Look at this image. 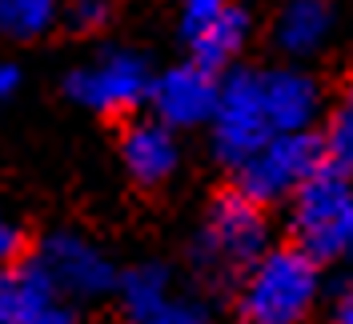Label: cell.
I'll return each mask as SVG.
<instances>
[{
  "label": "cell",
  "mask_w": 353,
  "mask_h": 324,
  "mask_svg": "<svg viewBox=\"0 0 353 324\" xmlns=\"http://www.w3.org/2000/svg\"><path fill=\"white\" fill-rule=\"evenodd\" d=\"M65 21L77 32H97V28H105V21H109V0H68Z\"/></svg>",
  "instance_id": "cell-18"
},
{
  "label": "cell",
  "mask_w": 353,
  "mask_h": 324,
  "mask_svg": "<svg viewBox=\"0 0 353 324\" xmlns=\"http://www.w3.org/2000/svg\"><path fill=\"white\" fill-rule=\"evenodd\" d=\"M217 92L221 80L213 68L197 65V61H185V65L165 68L161 76H153L149 88V105L153 116L169 129H201L213 120V108H217Z\"/></svg>",
  "instance_id": "cell-8"
},
{
  "label": "cell",
  "mask_w": 353,
  "mask_h": 324,
  "mask_svg": "<svg viewBox=\"0 0 353 324\" xmlns=\"http://www.w3.org/2000/svg\"><path fill=\"white\" fill-rule=\"evenodd\" d=\"M325 164V144L313 132H281L265 140L249 160H241L237 173V193H245L257 204H281L305 184L309 176Z\"/></svg>",
  "instance_id": "cell-5"
},
{
  "label": "cell",
  "mask_w": 353,
  "mask_h": 324,
  "mask_svg": "<svg viewBox=\"0 0 353 324\" xmlns=\"http://www.w3.org/2000/svg\"><path fill=\"white\" fill-rule=\"evenodd\" d=\"M149 88H153L149 61L132 48H105L81 68H72L65 80L68 96L88 112H101V116L132 112L137 105L149 100Z\"/></svg>",
  "instance_id": "cell-6"
},
{
  "label": "cell",
  "mask_w": 353,
  "mask_h": 324,
  "mask_svg": "<svg viewBox=\"0 0 353 324\" xmlns=\"http://www.w3.org/2000/svg\"><path fill=\"white\" fill-rule=\"evenodd\" d=\"M173 272L165 268V264H137L129 272H121L117 277V296H121V308H125V316L137 321L141 312H149L157 301H165L169 292H173Z\"/></svg>",
  "instance_id": "cell-14"
},
{
  "label": "cell",
  "mask_w": 353,
  "mask_h": 324,
  "mask_svg": "<svg viewBox=\"0 0 353 324\" xmlns=\"http://www.w3.org/2000/svg\"><path fill=\"white\" fill-rule=\"evenodd\" d=\"M269 248V216L265 204L245 193H221L201 220L193 240V264L213 281H241V272Z\"/></svg>",
  "instance_id": "cell-3"
},
{
  "label": "cell",
  "mask_w": 353,
  "mask_h": 324,
  "mask_svg": "<svg viewBox=\"0 0 353 324\" xmlns=\"http://www.w3.org/2000/svg\"><path fill=\"white\" fill-rule=\"evenodd\" d=\"M225 4H233V0H176V8H181V24H197V21H205V17L221 12Z\"/></svg>",
  "instance_id": "cell-20"
},
{
  "label": "cell",
  "mask_w": 353,
  "mask_h": 324,
  "mask_svg": "<svg viewBox=\"0 0 353 324\" xmlns=\"http://www.w3.org/2000/svg\"><path fill=\"white\" fill-rule=\"evenodd\" d=\"M337 32V4L333 0H281L273 12V48L285 56L289 65L313 61L330 48Z\"/></svg>",
  "instance_id": "cell-10"
},
{
  "label": "cell",
  "mask_w": 353,
  "mask_h": 324,
  "mask_svg": "<svg viewBox=\"0 0 353 324\" xmlns=\"http://www.w3.org/2000/svg\"><path fill=\"white\" fill-rule=\"evenodd\" d=\"M129 324H209V308L197 296H185V292H169L165 301H157L149 312H141Z\"/></svg>",
  "instance_id": "cell-17"
},
{
  "label": "cell",
  "mask_w": 353,
  "mask_h": 324,
  "mask_svg": "<svg viewBox=\"0 0 353 324\" xmlns=\"http://www.w3.org/2000/svg\"><path fill=\"white\" fill-rule=\"evenodd\" d=\"M21 68L12 65V61H0V105H4V100H12V96H17V92H21Z\"/></svg>",
  "instance_id": "cell-21"
},
{
  "label": "cell",
  "mask_w": 353,
  "mask_h": 324,
  "mask_svg": "<svg viewBox=\"0 0 353 324\" xmlns=\"http://www.w3.org/2000/svg\"><path fill=\"white\" fill-rule=\"evenodd\" d=\"M32 264L44 272L65 301H97L117 288V268L101 244H92L81 233H48L37 248Z\"/></svg>",
  "instance_id": "cell-7"
},
{
  "label": "cell",
  "mask_w": 353,
  "mask_h": 324,
  "mask_svg": "<svg viewBox=\"0 0 353 324\" xmlns=\"http://www.w3.org/2000/svg\"><path fill=\"white\" fill-rule=\"evenodd\" d=\"M21 248H24V228H21V220L8 213V204L0 200V268H4V264H17Z\"/></svg>",
  "instance_id": "cell-19"
},
{
  "label": "cell",
  "mask_w": 353,
  "mask_h": 324,
  "mask_svg": "<svg viewBox=\"0 0 353 324\" xmlns=\"http://www.w3.org/2000/svg\"><path fill=\"white\" fill-rule=\"evenodd\" d=\"M265 108L277 136L281 132H309L321 116V85L301 65H273L261 68Z\"/></svg>",
  "instance_id": "cell-11"
},
{
  "label": "cell",
  "mask_w": 353,
  "mask_h": 324,
  "mask_svg": "<svg viewBox=\"0 0 353 324\" xmlns=\"http://www.w3.org/2000/svg\"><path fill=\"white\" fill-rule=\"evenodd\" d=\"M333 324H353V292H345V296H341L337 312H333Z\"/></svg>",
  "instance_id": "cell-22"
},
{
  "label": "cell",
  "mask_w": 353,
  "mask_h": 324,
  "mask_svg": "<svg viewBox=\"0 0 353 324\" xmlns=\"http://www.w3.org/2000/svg\"><path fill=\"white\" fill-rule=\"evenodd\" d=\"M181 32H185V44H189L193 61L217 72V68L233 65L245 52V44L253 36V24H249V12L241 4H225L221 12H213V17H205L197 24H181Z\"/></svg>",
  "instance_id": "cell-13"
},
{
  "label": "cell",
  "mask_w": 353,
  "mask_h": 324,
  "mask_svg": "<svg viewBox=\"0 0 353 324\" xmlns=\"http://www.w3.org/2000/svg\"><path fill=\"white\" fill-rule=\"evenodd\" d=\"M0 324H72V304L44 281L37 264H4Z\"/></svg>",
  "instance_id": "cell-9"
},
{
  "label": "cell",
  "mask_w": 353,
  "mask_h": 324,
  "mask_svg": "<svg viewBox=\"0 0 353 324\" xmlns=\"http://www.w3.org/2000/svg\"><path fill=\"white\" fill-rule=\"evenodd\" d=\"M321 144H325V160H330L333 169L353 176V80L341 88V96L333 105Z\"/></svg>",
  "instance_id": "cell-16"
},
{
  "label": "cell",
  "mask_w": 353,
  "mask_h": 324,
  "mask_svg": "<svg viewBox=\"0 0 353 324\" xmlns=\"http://www.w3.org/2000/svg\"><path fill=\"white\" fill-rule=\"evenodd\" d=\"M61 17V0H0V32L12 41H37Z\"/></svg>",
  "instance_id": "cell-15"
},
{
  "label": "cell",
  "mask_w": 353,
  "mask_h": 324,
  "mask_svg": "<svg viewBox=\"0 0 353 324\" xmlns=\"http://www.w3.org/2000/svg\"><path fill=\"white\" fill-rule=\"evenodd\" d=\"M121 160L137 184L157 188L176 173L181 164V144H176V132L169 125H161L157 116L149 120H132L125 136H121Z\"/></svg>",
  "instance_id": "cell-12"
},
{
  "label": "cell",
  "mask_w": 353,
  "mask_h": 324,
  "mask_svg": "<svg viewBox=\"0 0 353 324\" xmlns=\"http://www.w3.org/2000/svg\"><path fill=\"white\" fill-rule=\"evenodd\" d=\"M317 296V260L297 244H269L237 281V316L241 324H305Z\"/></svg>",
  "instance_id": "cell-1"
},
{
  "label": "cell",
  "mask_w": 353,
  "mask_h": 324,
  "mask_svg": "<svg viewBox=\"0 0 353 324\" xmlns=\"http://www.w3.org/2000/svg\"><path fill=\"white\" fill-rule=\"evenodd\" d=\"M289 237L317 260L353 257V180L330 160L289 196Z\"/></svg>",
  "instance_id": "cell-2"
},
{
  "label": "cell",
  "mask_w": 353,
  "mask_h": 324,
  "mask_svg": "<svg viewBox=\"0 0 353 324\" xmlns=\"http://www.w3.org/2000/svg\"><path fill=\"white\" fill-rule=\"evenodd\" d=\"M209 132H213L217 160L229 164V169H237L241 160H249L253 152L261 149L265 140L277 136L273 120H269V108H265L261 68H233V72H225Z\"/></svg>",
  "instance_id": "cell-4"
}]
</instances>
